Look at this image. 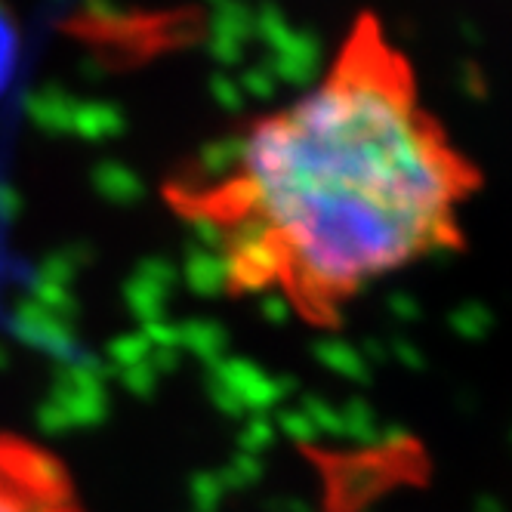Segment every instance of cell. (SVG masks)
I'll list each match as a JSON object with an SVG mask.
<instances>
[{"label": "cell", "instance_id": "5b68a950", "mask_svg": "<svg viewBox=\"0 0 512 512\" xmlns=\"http://www.w3.org/2000/svg\"><path fill=\"white\" fill-rule=\"evenodd\" d=\"M16 56H19V31L13 25V19L7 16V10L0 7V93L7 90V84L13 78Z\"/></svg>", "mask_w": 512, "mask_h": 512}, {"label": "cell", "instance_id": "6da1fadb", "mask_svg": "<svg viewBox=\"0 0 512 512\" xmlns=\"http://www.w3.org/2000/svg\"><path fill=\"white\" fill-rule=\"evenodd\" d=\"M475 186L405 68L361 47L290 105L207 142L167 201L226 297L337 331L386 281L463 250Z\"/></svg>", "mask_w": 512, "mask_h": 512}, {"label": "cell", "instance_id": "3957f363", "mask_svg": "<svg viewBox=\"0 0 512 512\" xmlns=\"http://www.w3.org/2000/svg\"><path fill=\"white\" fill-rule=\"evenodd\" d=\"M253 47H260L263 65L278 84L309 90L321 81L324 71V41L321 34L303 25H294L287 13L263 0L253 7Z\"/></svg>", "mask_w": 512, "mask_h": 512}, {"label": "cell", "instance_id": "8992f818", "mask_svg": "<svg viewBox=\"0 0 512 512\" xmlns=\"http://www.w3.org/2000/svg\"><path fill=\"white\" fill-rule=\"evenodd\" d=\"M235 81L241 84L244 96H247V99H256V102H269V99L275 96V90H278L275 75H272V71H269L263 62L247 65V68L241 71V78H235Z\"/></svg>", "mask_w": 512, "mask_h": 512}, {"label": "cell", "instance_id": "ba28073f", "mask_svg": "<svg viewBox=\"0 0 512 512\" xmlns=\"http://www.w3.org/2000/svg\"><path fill=\"white\" fill-rule=\"evenodd\" d=\"M207 4H216V0H207Z\"/></svg>", "mask_w": 512, "mask_h": 512}, {"label": "cell", "instance_id": "277c9868", "mask_svg": "<svg viewBox=\"0 0 512 512\" xmlns=\"http://www.w3.org/2000/svg\"><path fill=\"white\" fill-rule=\"evenodd\" d=\"M253 47V7L247 0H216L207 22V53L219 68H235Z\"/></svg>", "mask_w": 512, "mask_h": 512}, {"label": "cell", "instance_id": "7a4b0ae2", "mask_svg": "<svg viewBox=\"0 0 512 512\" xmlns=\"http://www.w3.org/2000/svg\"><path fill=\"white\" fill-rule=\"evenodd\" d=\"M0 512H90L65 460L19 432H0Z\"/></svg>", "mask_w": 512, "mask_h": 512}, {"label": "cell", "instance_id": "52a82bcc", "mask_svg": "<svg viewBox=\"0 0 512 512\" xmlns=\"http://www.w3.org/2000/svg\"><path fill=\"white\" fill-rule=\"evenodd\" d=\"M210 87H213L219 105L229 108V112H241V108H244L247 96H244V90H241V84H238L235 78H229V75H216V78L210 81Z\"/></svg>", "mask_w": 512, "mask_h": 512}]
</instances>
